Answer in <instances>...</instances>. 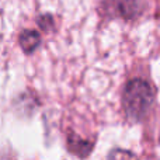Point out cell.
<instances>
[{
	"label": "cell",
	"instance_id": "cell-1",
	"mask_svg": "<svg viewBox=\"0 0 160 160\" xmlns=\"http://www.w3.org/2000/svg\"><path fill=\"white\" fill-rule=\"evenodd\" d=\"M153 102V90L145 80L133 79L125 86L122 105L128 118L141 119L148 114Z\"/></svg>",
	"mask_w": 160,
	"mask_h": 160
},
{
	"label": "cell",
	"instance_id": "cell-2",
	"mask_svg": "<svg viewBox=\"0 0 160 160\" xmlns=\"http://www.w3.org/2000/svg\"><path fill=\"white\" fill-rule=\"evenodd\" d=\"M39 42H41V38H39V34L37 31L27 30L20 35V45H21L22 51L27 53L34 52V49L39 45Z\"/></svg>",
	"mask_w": 160,
	"mask_h": 160
},
{
	"label": "cell",
	"instance_id": "cell-3",
	"mask_svg": "<svg viewBox=\"0 0 160 160\" xmlns=\"http://www.w3.org/2000/svg\"><path fill=\"white\" fill-rule=\"evenodd\" d=\"M110 160H138L133 153L128 152V150L117 149L110 153Z\"/></svg>",
	"mask_w": 160,
	"mask_h": 160
}]
</instances>
